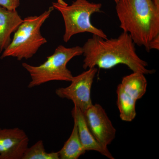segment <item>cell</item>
Returning a JSON list of instances; mask_svg holds the SVG:
<instances>
[{"label": "cell", "instance_id": "obj_17", "mask_svg": "<svg viewBox=\"0 0 159 159\" xmlns=\"http://www.w3.org/2000/svg\"><path fill=\"white\" fill-rule=\"evenodd\" d=\"M157 8L159 9V0H152Z\"/></svg>", "mask_w": 159, "mask_h": 159}, {"label": "cell", "instance_id": "obj_15", "mask_svg": "<svg viewBox=\"0 0 159 159\" xmlns=\"http://www.w3.org/2000/svg\"><path fill=\"white\" fill-rule=\"evenodd\" d=\"M20 0H0V6L9 10H16Z\"/></svg>", "mask_w": 159, "mask_h": 159}, {"label": "cell", "instance_id": "obj_11", "mask_svg": "<svg viewBox=\"0 0 159 159\" xmlns=\"http://www.w3.org/2000/svg\"><path fill=\"white\" fill-rule=\"evenodd\" d=\"M145 75L140 72H133L123 77L120 84L125 93L137 101L146 93L147 81Z\"/></svg>", "mask_w": 159, "mask_h": 159}, {"label": "cell", "instance_id": "obj_18", "mask_svg": "<svg viewBox=\"0 0 159 159\" xmlns=\"http://www.w3.org/2000/svg\"><path fill=\"white\" fill-rule=\"evenodd\" d=\"M114 2H116V3H117V2H119V0H114Z\"/></svg>", "mask_w": 159, "mask_h": 159}, {"label": "cell", "instance_id": "obj_14", "mask_svg": "<svg viewBox=\"0 0 159 159\" xmlns=\"http://www.w3.org/2000/svg\"><path fill=\"white\" fill-rule=\"evenodd\" d=\"M58 152H48L40 140L26 149L22 159H59Z\"/></svg>", "mask_w": 159, "mask_h": 159}, {"label": "cell", "instance_id": "obj_5", "mask_svg": "<svg viewBox=\"0 0 159 159\" xmlns=\"http://www.w3.org/2000/svg\"><path fill=\"white\" fill-rule=\"evenodd\" d=\"M83 52L82 47L80 46L66 48L59 45L40 65L34 66L23 63L22 66L31 78L28 87L32 88L54 80L70 82L74 76L67 65L74 57L82 55Z\"/></svg>", "mask_w": 159, "mask_h": 159}, {"label": "cell", "instance_id": "obj_7", "mask_svg": "<svg viewBox=\"0 0 159 159\" xmlns=\"http://www.w3.org/2000/svg\"><path fill=\"white\" fill-rule=\"evenodd\" d=\"M89 129L100 144L107 147L115 139L116 130L100 104H93L83 113Z\"/></svg>", "mask_w": 159, "mask_h": 159}, {"label": "cell", "instance_id": "obj_6", "mask_svg": "<svg viewBox=\"0 0 159 159\" xmlns=\"http://www.w3.org/2000/svg\"><path fill=\"white\" fill-rule=\"evenodd\" d=\"M97 71V67L92 68L74 76L70 85L57 89L55 93L60 98L71 100L83 113L93 105L91 89Z\"/></svg>", "mask_w": 159, "mask_h": 159}, {"label": "cell", "instance_id": "obj_13", "mask_svg": "<svg viewBox=\"0 0 159 159\" xmlns=\"http://www.w3.org/2000/svg\"><path fill=\"white\" fill-rule=\"evenodd\" d=\"M117 103L120 118L125 122H131L136 116L137 100L126 93L120 84L117 87Z\"/></svg>", "mask_w": 159, "mask_h": 159}, {"label": "cell", "instance_id": "obj_1", "mask_svg": "<svg viewBox=\"0 0 159 159\" xmlns=\"http://www.w3.org/2000/svg\"><path fill=\"white\" fill-rule=\"evenodd\" d=\"M130 35L123 32L116 38L103 39L93 34L82 47L84 56L83 67L108 70L118 65L127 66L133 72L152 74L154 70L147 69L148 63L139 57Z\"/></svg>", "mask_w": 159, "mask_h": 159}, {"label": "cell", "instance_id": "obj_9", "mask_svg": "<svg viewBox=\"0 0 159 159\" xmlns=\"http://www.w3.org/2000/svg\"><path fill=\"white\" fill-rule=\"evenodd\" d=\"M72 115L74 122L77 124L80 142L86 151H95L109 159H115L107 147L101 145L94 138L89 129L82 112L74 106L72 111Z\"/></svg>", "mask_w": 159, "mask_h": 159}, {"label": "cell", "instance_id": "obj_10", "mask_svg": "<svg viewBox=\"0 0 159 159\" xmlns=\"http://www.w3.org/2000/svg\"><path fill=\"white\" fill-rule=\"evenodd\" d=\"M16 10H9L0 6V53L11 43V34L23 22Z\"/></svg>", "mask_w": 159, "mask_h": 159}, {"label": "cell", "instance_id": "obj_8", "mask_svg": "<svg viewBox=\"0 0 159 159\" xmlns=\"http://www.w3.org/2000/svg\"><path fill=\"white\" fill-rule=\"evenodd\" d=\"M29 139L23 129L18 127L0 128L1 159H22L29 147Z\"/></svg>", "mask_w": 159, "mask_h": 159}, {"label": "cell", "instance_id": "obj_12", "mask_svg": "<svg viewBox=\"0 0 159 159\" xmlns=\"http://www.w3.org/2000/svg\"><path fill=\"white\" fill-rule=\"evenodd\" d=\"M58 152L60 159H77L85 153L86 150L80 142L77 124L75 122L70 138Z\"/></svg>", "mask_w": 159, "mask_h": 159}, {"label": "cell", "instance_id": "obj_4", "mask_svg": "<svg viewBox=\"0 0 159 159\" xmlns=\"http://www.w3.org/2000/svg\"><path fill=\"white\" fill-rule=\"evenodd\" d=\"M54 9L61 13L65 25L63 41L67 43L74 35L80 33H89L103 39L107 36L102 29L92 24L91 16L102 12L101 3L91 2L88 0H75L68 5L64 0L52 3Z\"/></svg>", "mask_w": 159, "mask_h": 159}, {"label": "cell", "instance_id": "obj_3", "mask_svg": "<svg viewBox=\"0 0 159 159\" xmlns=\"http://www.w3.org/2000/svg\"><path fill=\"white\" fill-rule=\"evenodd\" d=\"M54 10L52 6L40 15L25 18L14 32L11 43L3 51L1 58L11 57L21 61L33 57L40 48L47 43L41 33V28Z\"/></svg>", "mask_w": 159, "mask_h": 159}, {"label": "cell", "instance_id": "obj_16", "mask_svg": "<svg viewBox=\"0 0 159 159\" xmlns=\"http://www.w3.org/2000/svg\"><path fill=\"white\" fill-rule=\"evenodd\" d=\"M148 48L149 50L155 49V50H159V34L154 38L153 39L150 41L148 44Z\"/></svg>", "mask_w": 159, "mask_h": 159}, {"label": "cell", "instance_id": "obj_2", "mask_svg": "<svg viewBox=\"0 0 159 159\" xmlns=\"http://www.w3.org/2000/svg\"><path fill=\"white\" fill-rule=\"evenodd\" d=\"M116 10L120 28L150 52L149 42L159 34V9L152 0H119Z\"/></svg>", "mask_w": 159, "mask_h": 159}]
</instances>
